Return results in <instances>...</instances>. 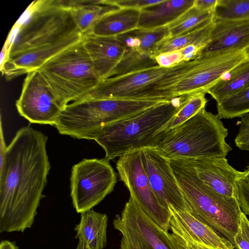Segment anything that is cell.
Segmentation results:
<instances>
[{
	"mask_svg": "<svg viewBox=\"0 0 249 249\" xmlns=\"http://www.w3.org/2000/svg\"><path fill=\"white\" fill-rule=\"evenodd\" d=\"M48 137L26 126L7 146L0 167V232H23L33 225L51 168Z\"/></svg>",
	"mask_w": 249,
	"mask_h": 249,
	"instance_id": "1",
	"label": "cell"
},
{
	"mask_svg": "<svg viewBox=\"0 0 249 249\" xmlns=\"http://www.w3.org/2000/svg\"><path fill=\"white\" fill-rule=\"evenodd\" d=\"M28 9L30 14L24 16L25 22L0 70L8 80L38 70L83 39L71 9L62 0L35 1Z\"/></svg>",
	"mask_w": 249,
	"mask_h": 249,
	"instance_id": "2",
	"label": "cell"
},
{
	"mask_svg": "<svg viewBox=\"0 0 249 249\" xmlns=\"http://www.w3.org/2000/svg\"><path fill=\"white\" fill-rule=\"evenodd\" d=\"M218 114L203 109L178 127L158 136L151 148L168 160L225 158L231 150L228 130Z\"/></svg>",
	"mask_w": 249,
	"mask_h": 249,
	"instance_id": "3",
	"label": "cell"
},
{
	"mask_svg": "<svg viewBox=\"0 0 249 249\" xmlns=\"http://www.w3.org/2000/svg\"><path fill=\"white\" fill-rule=\"evenodd\" d=\"M185 96L161 103L104 127L94 141L105 150V158L110 160L132 150L151 148Z\"/></svg>",
	"mask_w": 249,
	"mask_h": 249,
	"instance_id": "4",
	"label": "cell"
},
{
	"mask_svg": "<svg viewBox=\"0 0 249 249\" xmlns=\"http://www.w3.org/2000/svg\"><path fill=\"white\" fill-rule=\"evenodd\" d=\"M162 102L84 97L67 105L54 126L61 135L95 140L104 127Z\"/></svg>",
	"mask_w": 249,
	"mask_h": 249,
	"instance_id": "5",
	"label": "cell"
},
{
	"mask_svg": "<svg viewBox=\"0 0 249 249\" xmlns=\"http://www.w3.org/2000/svg\"><path fill=\"white\" fill-rule=\"evenodd\" d=\"M195 61L196 59L170 67L156 66L121 76L101 80L85 97L169 101L177 98L176 84Z\"/></svg>",
	"mask_w": 249,
	"mask_h": 249,
	"instance_id": "6",
	"label": "cell"
},
{
	"mask_svg": "<svg viewBox=\"0 0 249 249\" xmlns=\"http://www.w3.org/2000/svg\"><path fill=\"white\" fill-rule=\"evenodd\" d=\"M169 161L188 212L233 244L242 212L238 200L216 193L191 170Z\"/></svg>",
	"mask_w": 249,
	"mask_h": 249,
	"instance_id": "7",
	"label": "cell"
},
{
	"mask_svg": "<svg viewBox=\"0 0 249 249\" xmlns=\"http://www.w3.org/2000/svg\"><path fill=\"white\" fill-rule=\"evenodd\" d=\"M37 70L64 108L87 96L101 80L82 40L50 58Z\"/></svg>",
	"mask_w": 249,
	"mask_h": 249,
	"instance_id": "8",
	"label": "cell"
},
{
	"mask_svg": "<svg viewBox=\"0 0 249 249\" xmlns=\"http://www.w3.org/2000/svg\"><path fill=\"white\" fill-rule=\"evenodd\" d=\"M113 224L121 234L119 249H184L173 234L153 221L131 196Z\"/></svg>",
	"mask_w": 249,
	"mask_h": 249,
	"instance_id": "9",
	"label": "cell"
},
{
	"mask_svg": "<svg viewBox=\"0 0 249 249\" xmlns=\"http://www.w3.org/2000/svg\"><path fill=\"white\" fill-rule=\"evenodd\" d=\"M117 174L106 159H84L74 164L71 176V196L77 213L91 210L114 190Z\"/></svg>",
	"mask_w": 249,
	"mask_h": 249,
	"instance_id": "10",
	"label": "cell"
},
{
	"mask_svg": "<svg viewBox=\"0 0 249 249\" xmlns=\"http://www.w3.org/2000/svg\"><path fill=\"white\" fill-rule=\"evenodd\" d=\"M116 164L120 178L130 196L153 221L169 231L171 213L160 204L152 190L143 165L142 149L121 156Z\"/></svg>",
	"mask_w": 249,
	"mask_h": 249,
	"instance_id": "11",
	"label": "cell"
},
{
	"mask_svg": "<svg viewBox=\"0 0 249 249\" xmlns=\"http://www.w3.org/2000/svg\"><path fill=\"white\" fill-rule=\"evenodd\" d=\"M249 51H235L201 54L176 84L178 97L207 91L234 68L249 60Z\"/></svg>",
	"mask_w": 249,
	"mask_h": 249,
	"instance_id": "12",
	"label": "cell"
},
{
	"mask_svg": "<svg viewBox=\"0 0 249 249\" xmlns=\"http://www.w3.org/2000/svg\"><path fill=\"white\" fill-rule=\"evenodd\" d=\"M16 106L31 123L54 126L64 108L38 70L26 74Z\"/></svg>",
	"mask_w": 249,
	"mask_h": 249,
	"instance_id": "13",
	"label": "cell"
},
{
	"mask_svg": "<svg viewBox=\"0 0 249 249\" xmlns=\"http://www.w3.org/2000/svg\"><path fill=\"white\" fill-rule=\"evenodd\" d=\"M168 209L171 213L169 230L184 249H235L231 241L188 211L178 210L171 205Z\"/></svg>",
	"mask_w": 249,
	"mask_h": 249,
	"instance_id": "14",
	"label": "cell"
},
{
	"mask_svg": "<svg viewBox=\"0 0 249 249\" xmlns=\"http://www.w3.org/2000/svg\"><path fill=\"white\" fill-rule=\"evenodd\" d=\"M142 155L144 170L160 204L168 210L171 205L178 210L188 211L169 160L149 147L142 148Z\"/></svg>",
	"mask_w": 249,
	"mask_h": 249,
	"instance_id": "15",
	"label": "cell"
},
{
	"mask_svg": "<svg viewBox=\"0 0 249 249\" xmlns=\"http://www.w3.org/2000/svg\"><path fill=\"white\" fill-rule=\"evenodd\" d=\"M172 160L191 170L216 193L238 200V182L243 178L244 172L238 171L231 166L226 158Z\"/></svg>",
	"mask_w": 249,
	"mask_h": 249,
	"instance_id": "16",
	"label": "cell"
},
{
	"mask_svg": "<svg viewBox=\"0 0 249 249\" xmlns=\"http://www.w3.org/2000/svg\"><path fill=\"white\" fill-rule=\"evenodd\" d=\"M249 52V18L214 21L210 41L201 54L235 51Z\"/></svg>",
	"mask_w": 249,
	"mask_h": 249,
	"instance_id": "17",
	"label": "cell"
},
{
	"mask_svg": "<svg viewBox=\"0 0 249 249\" xmlns=\"http://www.w3.org/2000/svg\"><path fill=\"white\" fill-rule=\"evenodd\" d=\"M82 41L101 80L109 78L125 53L124 44L116 36L90 34L84 35Z\"/></svg>",
	"mask_w": 249,
	"mask_h": 249,
	"instance_id": "18",
	"label": "cell"
},
{
	"mask_svg": "<svg viewBox=\"0 0 249 249\" xmlns=\"http://www.w3.org/2000/svg\"><path fill=\"white\" fill-rule=\"evenodd\" d=\"M195 0H163L141 10L138 28L151 30L171 24L192 8Z\"/></svg>",
	"mask_w": 249,
	"mask_h": 249,
	"instance_id": "19",
	"label": "cell"
},
{
	"mask_svg": "<svg viewBox=\"0 0 249 249\" xmlns=\"http://www.w3.org/2000/svg\"><path fill=\"white\" fill-rule=\"evenodd\" d=\"M107 221L106 214L92 209L81 213L75 238L83 243L85 249H104L107 245Z\"/></svg>",
	"mask_w": 249,
	"mask_h": 249,
	"instance_id": "20",
	"label": "cell"
},
{
	"mask_svg": "<svg viewBox=\"0 0 249 249\" xmlns=\"http://www.w3.org/2000/svg\"><path fill=\"white\" fill-rule=\"evenodd\" d=\"M140 10L118 8L102 16L87 34L116 36L137 28Z\"/></svg>",
	"mask_w": 249,
	"mask_h": 249,
	"instance_id": "21",
	"label": "cell"
},
{
	"mask_svg": "<svg viewBox=\"0 0 249 249\" xmlns=\"http://www.w3.org/2000/svg\"><path fill=\"white\" fill-rule=\"evenodd\" d=\"M62 2L71 9L76 24L83 35L104 14L120 8L110 3L108 0H62Z\"/></svg>",
	"mask_w": 249,
	"mask_h": 249,
	"instance_id": "22",
	"label": "cell"
},
{
	"mask_svg": "<svg viewBox=\"0 0 249 249\" xmlns=\"http://www.w3.org/2000/svg\"><path fill=\"white\" fill-rule=\"evenodd\" d=\"M116 36L125 48L154 55L158 44L169 37V31L167 26L151 30L137 28Z\"/></svg>",
	"mask_w": 249,
	"mask_h": 249,
	"instance_id": "23",
	"label": "cell"
},
{
	"mask_svg": "<svg viewBox=\"0 0 249 249\" xmlns=\"http://www.w3.org/2000/svg\"><path fill=\"white\" fill-rule=\"evenodd\" d=\"M207 92L216 103L234 95L249 87V60L240 64Z\"/></svg>",
	"mask_w": 249,
	"mask_h": 249,
	"instance_id": "24",
	"label": "cell"
},
{
	"mask_svg": "<svg viewBox=\"0 0 249 249\" xmlns=\"http://www.w3.org/2000/svg\"><path fill=\"white\" fill-rule=\"evenodd\" d=\"M216 12L199 10L193 6L175 21L167 25L169 37L183 35L196 29L213 22Z\"/></svg>",
	"mask_w": 249,
	"mask_h": 249,
	"instance_id": "25",
	"label": "cell"
},
{
	"mask_svg": "<svg viewBox=\"0 0 249 249\" xmlns=\"http://www.w3.org/2000/svg\"><path fill=\"white\" fill-rule=\"evenodd\" d=\"M206 93L198 92L186 95L177 112L163 128L159 135L178 127L205 108L208 102L205 97Z\"/></svg>",
	"mask_w": 249,
	"mask_h": 249,
	"instance_id": "26",
	"label": "cell"
},
{
	"mask_svg": "<svg viewBox=\"0 0 249 249\" xmlns=\"http://www.w3.org/2000/svg\"><path fill=\"white\" fill-rule=\"evenodd\" d=\"M158 66L154 55L125 48V53L110 77H118Z\"/></svg>",
	"mask_w": 249,
	"mask_h": 249,
	"instance_id": "27",
	"label": "cell"
},
{
	"mask_svg": "<svg viewBox=\"0 0 249 249\" xmlns=\"http://www.w3.org/2000/svg\"><path fill=\"white\" fill-rule=\"evenodd\" d=\"M213 22L183 35L164 39L157 46L154 56L177 51L209 38Z\"/></svg>",
	"mask_w": 249,
	"mask_h": 249,
	"instance_id": "28",
	"label": "cell"
},
{
	"mask_svg": "<svg viewBox=\"0 0 249 249\" xmlns=\"http://www.w3.org/2000/svg\"><path fill=\"white\" fill-rule=\"evenodd\" d=\"M217 114L223 119L241 117L249 113V87L216 103Z\"/></svg>",
	"mask_w": 249,
	"mask_h": 249,
	"instance_id": "29",
	"label": "cell"
},
{
	"mask_svg": "<svg viewBox=\"0 0 249 249\" xmlns=\"http://www.w3.org/2000/svg\"><path fill=\"white\" fill-rule=\"evenodd\" d=\"M217 19L236 20L249 18V0H219Z\"/></svg>",
	"mask_w": 249,
	"mask_h": 249,
	"instance_id": "30",
	"label": "cell"
},
{
	"mask_svg": "<svg viewBox=\"0 0 249 249\" xmlns=\"http://www.w3.org/2000/svg\"><path fill=\"white\" fill-rule=\"evenodd\" d=\"M236 249H249V219L242 212L237 231L234 237Z\"/></svg>",
	"mask_w": 249,
	"mask_h": 249,
	"instance_id": "31",
	"label": "cell"
},
{
	"mask_svg": "<svg viewBox=\"0 0 249 249\" xmlns=\"http://www.w3.org/2000/svg\"><path fill=\"white\" fill-rule=\"evenodd\" d=\"M239 122V128L234 142L241 150L249 152V113L242 117Z\"/></svg>",
	"mask_w": 249,
	"mask_h": 249,
	"instance_id": "32",
	"label": "cell"
},
{
	"mask_svg": "<svg viewBox=\"0 0 249 249\" xmlns=\"http://www.w3.org/2000/svg\"><path fill=\"white\" fill-rule=\"evenodd\" d=\"M163 0H108V2L120 8L141 10L146 7L161 2Z\"/></svg>",
	"mask_w": 249,
	"mask_h": 249,
	"instance_id": "33",
	"label": "cell"
},
{
	"mask_svg": "<svg viewBox=\"0 0 249 249\" xmlns=\"http://www.w3.org/2000/svg\"><path fill=\"white\" fill-rule=\"evenodd\" d=\"M238 201L242 211L249 215V185L243 178L238 182Z\"/></svg>",
	"mask_w": 249,
	"mask_h": 249,
	"instance_id": "34",
	"label": "cell"
},
{
	"mask_svg": "<svg viewBox=\"0 0 249 249\" xmlns=\"http://www.w3.org/2000/svg\"><path fill=\"white\" fill-rule=\"evenodd\" d=\"M219 0H195L194 6L201 10L216 12Z\"/></svg>",
	"mask_w": 249,
	"mask_h": 249,
	"instance_id": "35",
	"label": "cell"
},
{
	"mask_svg": "<svg viewBox=\"0 0 249 249\" xmlns=\"http://www.w3.org/2000/svg\"><path fill=\"white\" fill-rule=\"evenodd\" d=\"M0 249H19L14 242L2 240L0 243Z\"/></svg>",
	"mask_w": 249,
	"mask_h": 249,
	"instance_id": "36",
	"label": "cell"
},
{
	"mask_svg": "<svg viewBox=\"0 0 249 249\" xmlns=\"http://www.w3.org/2000/svg\"><path fill=\"white\" fill-rule=\"evenodd\" d=\"M249 185V165L244 171V176L242 178Z\"/></svg>",
	"mask_w": 249,
	"mask_h": 249,
	"instance_id": "37",
	"label": "cell"
},
{
	"mask_svg": "<svg viewBox=\"0 0 249 249\" xmlns=\"http://www.w3.org/2000/svg\"><path fill=\"white\" fill-rule=\"evenodd\" d=\"M75 249H85L84 244L81 241L78 240V243Z\"/></svg>",
	"mask_w": 249,
	"mask_h": 249,
	"instance_id": "38",
	"label": "cell"
},
{
	"mask_svg": "<svg viewBox=\"0 0 249 249\" xmlns=\"http://www.w3.org/2000/svg\"></svg>",
	"mask_w": 249,
	"mask_h": 249,
	"instance_id": "39",
	"label": "cell"
}]
</instances>
